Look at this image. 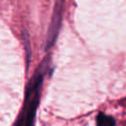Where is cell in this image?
Listing matches in <instances>:
<instances>
[{"mask_svg": "<svg viewBox=\"0 0 126 126\" xmlns=\"http://www.w3.org/2000/svg\"><path fill=\"white\" fill-rule=\"evenodd\" d=\"M23 42H24V46H25V50H26V61H27V68H28L29 64H30V60H31L32 51H31L30 37H29V34L26 30L23 31Z\"/></svg>", "mask_w": 126, "mask_h": 126, "instance_id": "obj_4", "label": "cell"}, {"mask_svg": "<svg viewBox=\"0 0 126 126\" xmlns=\"http://www.w3.org/2000/svg\"><path fill=\"white\" fill-rule=\"evenodd\" d=\"M63 2H64V0H57L55 2L50 25H49L47 34H46V39H45V44H44L45 51L49 50L53 46V44L55 43V41L57 39L59 31L61 28V23H62L63 8H64Z\"/></svg>", "mask_w": 126, "mask_h": 126, "instance_id": "obj_2", "label": "cell"}, {"mask_svg": "<svg viewBox=\"0 0 126 126\" xmlns=\"http://www.w3.org/2000/svg\"><path fill=\"white\" fill-rule=\"evenodd\" d=\"M96 126H115V119L103 112H100L96 117Z\"/></svg>", "mask_w": 126, "mask_h": 126, "instance_id": "obj_3", "label": "cell"}, {"mask_svg": "<svg viewBox=\"0 0 126 126\" xmlns=\"http://www.w3.org/2000/svg\"><path fill=\"white\" fill-rule=\"evenodd\" d=\"M26 110H27V106H26V104H24V107H23V109H22V112L20 113L19 118H18V120H17L15 126H23V122H24L25 116H26Z\"/></svg>", "mask_w": 126, "mask_h": 126, "instance_id": "obj_5", "label": "cell"}, {"mask_svg": "<svg viewBox=\"0 0 126 126\" xmlns=\"http://www.w3.org/2000/svg\"><path fill=\"white\" fill-rule=\"evenodd\" d=\"M49 57H45L36 72L34 73L32 79L27 86L26 94H25V104L27 105L26 116H25V124L24 126H33L36 109L39 103L40 98V90L43 82V76L48 67Z\"/></svg>", "mask_w": 126, "mask_h": 126, "instance_id": "obj_1", "label": "cell"}]
</instances>
